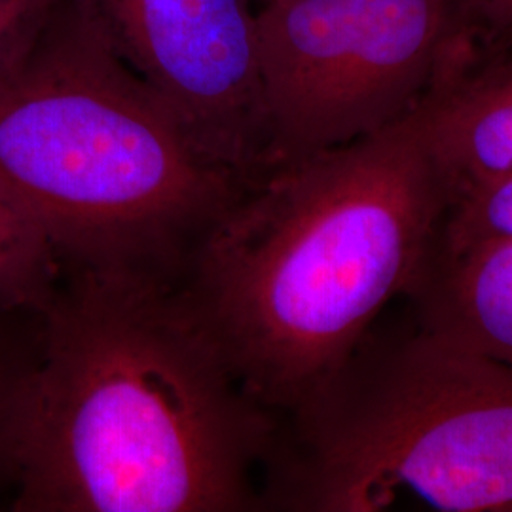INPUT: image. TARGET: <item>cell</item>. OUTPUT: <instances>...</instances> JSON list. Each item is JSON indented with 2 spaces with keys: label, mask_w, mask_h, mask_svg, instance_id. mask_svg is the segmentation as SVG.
Segmentation results:
<instances>
[{
  "label": "cell",
  "mask_w": 512,
  "mask_h": 512,
  "mask_svg": "<svg viewBox=\"0 0 512 512\" xmlns=\"http://www.w3.org/2000/svg\"><path fill=\"white\" fill-rule=\"evenodd\" d=\"M463 33L486 48H512V0H450Z\"/></svg>",
  "instance_id": "13"
},
{
  "label": "cell",
  "mask_w": 512,
  "mask_h": 512,
  "mask_svg": "<svg viewBox=\"0 0 512 512\" xmlns=\"http://www.w3.org/2000/svg\"><path fill=\"white\" fill-rule=\"evenodd\" d=\"M414 110L456 202L512 175V48L459 33Z\"/></svg>",
  "instance_id": "7"
},
{
  "label": "cell",
  "mask_w": 512,
  "mask_h": 512,
  "mask_svg": "<svg viewBox=\"0 0 512 512\" xmlns=\"http://www.w3.org/2000/svg\"><path fill=\"white\" fill-rule=\"evenodd\" d=\"M63 270L54 239L0 175V311L44 313Z\"/></svg>",
  "instance_id": "9"
},
{
  "label": "cell",
  "mask_w": 512,
  "mask_h": 512,
  "mask_svg": "<svg viewBox=\"0 0 512 512\" xmlns=\"http://www.w3.org/2000/svg\"><path fill=\"white\" fill-rule=\"evenodd\" d=\"M406 296L423 329L512 365V239L435 245Z\"/></svg>",
  "instance_id": "8"
},
{
  "label": "cell",
  "mask_w": 512,
  "mask_h": 512,
  "mask_svg": "<svg viewBox=\"0 0 512 512\" xmlns=\"http://www.w3.org/2000/svg\"><path fill=\"white\" fill-rule=\"evenodd\" d=\"M501 239H512V175L461 196L444 219L437 247L459 251Z\"/></svg>",
  "instance_id": "11"
},
{
  "label": "cell",
  "mask_w": 512,
  "mask_h": 512,
  "mask_svg": "<svg viewBox=\"0 0 512 512\" xmlns=\"http://www.w3.org/2000/svg\"><path fill=\"white\" fill-rule=\"evenodd\" d=\"M205 162L245 188L270 173L253 0H82Z\"/></svg>",
  "instance_id": "6"
},
{
  "label": "cell",
  "mask_w": 512,
  "mask_h": 512,
  "mask_svg": "<svg viewBox=\"0 0 512 512\" xmlns=\"http://www.w3.org/2000/svg\"><path fill=\"white\" fill-rule=\"evenodd\" d=\"M44 313L0 311V490L12 494V439L19 399L37 363Z\"/></svg>",
  "instance_id": "10"
},
{
  "label": "cell",
  "mask_w": 512,
  "mask_h": 512,
  "mask_svg": "<svg viewBox=\"0 0 512 512\" xmlns=\"http://www.w3.org/2000/svg\"><path fill=\"white\" fill-rule=\"evenodd\" d=\"M65 0H0V82L16 73Z\"/></svg>",
  "instance_id": "12"
},
{
  "label": "cell",
  "mask_w": 512,
  "mask_h": 512,
  "mask_svg": "<svg viewBox=\"0 0 512 512\" xmlns=\"http://www.w3.org/2000/svg\"><path fill=\"white\" fill-rule=\"evenodd\" d=\"M450 0H277L256 10L270 171L387 128L461 33Z\"/></svg>",
  "instance_id": "5"
},
{
  "label": "cell",
  "mask_w": 512,
  "mask_h": 512,
  "mask_svg": "<svg viewBox=\"0 0 512 512\" xmlns=\"http://www.w3.org/2000/svg\"><path fill=\"white\" fill-rule=\"evenodd\" d=\"M253 2H258L260 6H264V4H272V2H277V0H253Z\"/></svg>",
  "instance_id": "14"
},
{
  "label": "cell",
  "mask_w": 512,
  "mask_h": 512,
  "mask_svg": "<svg viewBox=\"0 0 512 512\" xmlns=\"http://www.w3.org/2000/svg\"><path fill=\"white\" fill-rule=\"evenodd\" d=\"M277 414L186 272L65 266L12 439V512H256Z\"/></svg>",
  "instance_id": "1"
},
{
  "label": "cell",
  "mask_w": 512,
  "mask_h": 512,
  "mask_svg": "<svg viewBox=\"0 0 512 512\" xmlns=\"http://www.w3.org/2000/svg\"><path fill=\"white\" fill-rule=\"evenodd\" d=\"M512 512V365L420 327L376 323L277 414L260 511Z\"/></svg>",
  "instance_id": "4"
},
{
  "label": "cell",
  "mask_w": 512,
  "mask_h": 512,
  "mask_svg": "<svg viewBox=\"0 0 512 512\" xmlns=\"http://www.w3.org/2000/svg\"><path fill=\"white\" fill-rule=\"evenodd\" d=\"M454 203L416 110L249 186L186 270L245 393L283 414L323 384L412 289Z\"/></svg>",
  "instance_id": "2"
},
{
  "label": "cell",
  "mask_w": 512,
  "mask_h": 512,
  "mask_svg": "<svg viewBox=\"0 0 512 512\" xmlns=\"http://www.w3.org/2000/svg\"><path fill=\"white\" fill-rule=\"evenodd\" d=\"M0 175L63 266L186 272L247 190L203 160L82 0H65L0 82Z\"/></svg>",
  "instance_id": "3"
}]
</instances>
